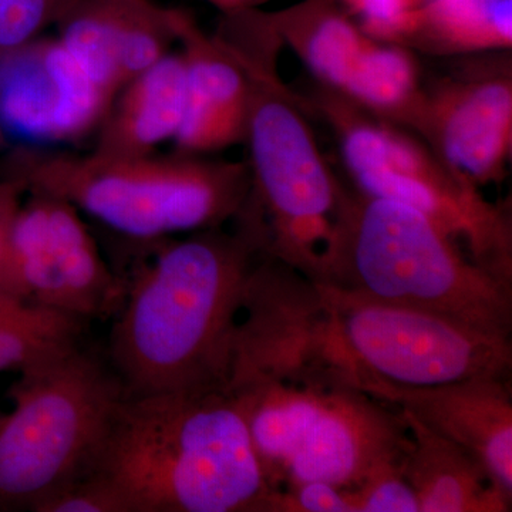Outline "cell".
Returning <instances> with one entry per match:
<instances>
[{"mask_svg":"<svg viewBox=\"0 0 512 512\" xmlns=\"http://www.w3.org/2000/svg\"><path fill=\"white\" fill-rule=\"evenodd\" d=\"M247 76L252 198L264 217L271 255L308 279L335 229L340 185L330 171L301 100L279 72L284 49L268 13H224L214 33Z\"/></svg>","mask_w":512,"mask_h":512,"instance_id":"277c9868","label":"cell"},{"mask_svg":"<svg viewBox=\"0 0 512 512\" xmlns=\"http://www.w3.org/2000/svg\"><path fill=\"white\" fill-rule=\"evenodd\" d=\"M355 512H420V501L402 468L384 471L349 493Z\"/></svg>","mask_w":512,"mask_h":512,"instance_id":"d4e9b609","label":"cell"},{"mask_svg":"<svg viewBox=\"0 0 512 512\" xmlns=\"http://www.w3.org/2000/svg\"><path fill=\"white\" fill-rule=\"evenodd\" d=\"M69 0H0V55L35 42Z\"/></svg>","mask_w":512,"mask_h":512,"instance_id":"603a6c76","label":"cell"},{"mask_svg":"<svg viewBox=\"0 0 512 512\" xmlns=\"http://www.w3.org/2000/svg\"><path fill=\"white\" fill-rule=\"evenodd\" d=\"M22 298H19L15 293L9 292L8 289L0 286V319L12 315L13 312L18 311L20 306L25 305Z\"/></svg>","mask_w":512,"mask_h":512,"instance_id":"f1b7e54d","label":"cell"},{"mask_svg":"<svg viewBox=\"0 0 512 512\" xmlns=\"http://www.w3.org/2000/svg\"><path fill=\"white\" fill-rule=\"evenodd\" d=\"M309 349L325 382L367 394L508 377L511 339L316 284Z\"/></svg>","mask_w":512,"mask_h":512,"instance_id":"52a82bcc","label":"cell"},{"mask_svg":"<svg viewBox=\"0 0 512 512\" xmlns=\"http://www.w3.org/2000/svg\"><path fill=\"white\" fill-rule=\"evenodd\" d=\"M512 47V0H429L407 49L476 56Z\"/></svg>","mask_w":512,"mask_h":512,"instance_id":"d6986e66","label":"cell"},{"mask_svg":"<svg viewBox=\"0 0 512 512\" xmlns=\"http://www.w3.org/2000/svg\"><path fill=\"white\" fill-rule=\"evenodd\" d=\"M272 25L318 80L320 87L340 93L367 37L339 0H302L268 13Z\"/></svg>","mask_w":512,"mask_h":512,"instance_id":"e0dca14e","label":"cell"},{"mask_svg":"<svg viewBox=\"0 0 512 512\" xmlns=\"http://www.w3.org/2000/svg\"><path fill=\"white\" fill-rule=\"evenodd\" d=\"M355 512L349 493L325 483H305L275 495L274 512Z\"/></svg>","mask_w":512,"mask_h":512,"instance_id":"484cf974","label":"cell"},{"mask_svg":"<svg viewBox=\"0 0 512 512\" xmlns=\"http://www.w3.org/2000/svg\"><path fill=\"white\" fill-rule=\"evenodd\" d=\"M507 52L473 56L450 76L424 87L412 130L478 188L503 180L510 164L512 69Z\"/></svg>","mask_w":512,"mask_h":512,"instance_id":"8fae6325","label":"cell"},{"mask_svg":"<svg viewBox=\"0 0 512 512\" xmlns=\"http://www.w3.org/2000/svg\"><path fill=\"white\" fill-rule=\"evenodd\" d=\"M370 397L409 414L476 458L512 500V399L508 377L439 386H380Z\"/></svg>","mask_w":512,"mask_h":512,"instance_id":"7c38bea8","label":"cell"},{"mask_svg":"<svg viewBox=\"0 0 512 512\" xmlns=\"http://www.w3.org/2000/svg\"><path fill=\"white\" fill-rule=\"evenodd\" d=\"M339 2L370 39L407 47L419 28L424 0H339Z\"/></svg>","mask_w":512,"mask_h":512,"instance_id":"7402d4cb","label":"cell"},{"mask_svg":"<svg viewBox=\"0 0 512 512\" xmlns=\"http://www.w3.org/2000/svg\"><path fill=\"white\" fill-rule=\"evenodd\" d=\"M187 73L181 53H168L117 93L101 121L94 153L150 156L183 126Z\"/></svg>","mask_w":512,"mask_h":512,"instance_id":"9a60e30c","label":"cell"},{"mask_svg":"<svg viewBox=\"0 0 512 512\" xmlns=\"http://www.w3.org/2000/svg\"><path fill=\"white\" fill-rule=\"evenodd\" d=\"M426 2H429V0H424V3H426ZM424 3H423V5H424Z\"/></svg>","mask_w":512,"mask_h":512,"instance_id":"f546056e","label":"cell"},{"mask_svg":"<svg viewBox=\"0 0 512 512\" xmlns=\"http://www.w3.org/2000/svg\"><path fill=\"white\" fill-rule=\"evenodd\" d=\"M92 473L133 512H274L275 493L225 389L126 396Z\"/></svg>","mask_w":512,"mask_h":512,"instance_id":"7a4b0ae2","label":"cell"},{"mask_svg":"<svg viewBox=\"0 0 512 512\" xmlns=\"http://www.w3.org/2000/svg\"><path fill=\"white\" fill-rule=\"evenodd\" d=\"M127 393L79 348L19 373L0 410V512L32 511L92 473Z\"/></svg>","mask_w":512,"mask_h":512,"instance_id":"ba28073f","label":"cell"},{"mask_svg":"<svg viewBox=\"0 0 512 512\" xmlns=\"http://www.w3.org/2000/svg\"><path fill=\"white\" fill-rule=\"evenodd\" d=\"M2 286L33 305L79 318H114L126 279L114 271L70 202L28 191L10 234Z\"/></svg>","mask_w":512,"mask_h":512,"instance_id":"30bf717a","label":"cell"},{"mask_svg":"<svg viewBox=\"0 0 512 512\" xmlns=\"http://www.w3.org/2000/svg\"><path fill=\"white\" fill-rule=\"evenodd\" d=\"M28 191V184L23 178L10 174L0 178V286L5 274L13 222Z\"/></svg>","mask_w":512,"mask_h":512,"instance_id":"4316f807","label":"cell"},{"mask_svg":"<svg viewBox=\"0 0 512 512\" xmlns=\"http://www.w3.org/2000/svg\"><path fill=\"white\" fill-rule=\"evenodd\" d=\"M0 131L36 146L74 140L73 90L49 40L0 55Z\"/></svg>","mask_w":512,"mask_h":512,"instance_id":"5bb4252c","label":"cell"},{"mask_svg":"<svg viewBox=\"0 0 512 512\" xmlns=\"http://www.w3.org/2000/svg\"><path fill=\"white\" fill-rule=\"evenodd\" d=\"M402 416L412 436L402 473L419 498L420 512L511 510V498L498 490L476 458L409 414Z\"/></svg>","mask_w":512,"mask_h":512,"instance_id":"2e32d148","label":"cell"},{"mask_svg":"<svg viewBox=\"0 0 512 512\" xmlns=\"http://www.w3.org/2000/svg\"><path fill=\"white\" fill-rule=\"evenodd\" d=\"M89 320L25 303L0 319V373H22L83 345Z\"/></svg>","mask_w":512,"mask_h":512,"instance_id":"44dd1931","label":"cell"},{"mask_svg":"<svg viewBox=\"0 0 512 512\" xmlns=\"http://www.w3.org/2000/svg\"><path fill=\"white\" fill-rule=\"evenodd\" d=\"M113 47L124 86L177 43L173 9L153 0H89Z\"/></svg>","mask_w":512,"mask_h":512,"instance_id":"ffe728a7","label":"cell"},{"mask_svg":"<svg viewBox=\"0 0 512 512\" xmlns=\"http://www.w3.org/2000/svg\"><path fill=\"white\" fill-rule=\"evenodd\" d=\"M33 512H133L119 488L99 473H90L76 483L50 495Z\"/></svg>","mask_w":512,"mask_h":512,"instance_id":"cb8c5ba5","label":"cell"},{"mask_svg":"<svg viewBox=\"0 0 512 512\" xmlns=\"http://www.w3.org/2000/svg\"><path fill=\"white\" fill-rule=\"evenodd\" d=\"M215 8L220 9L222 13L239 12V10L259 9L271 0H207Z\"/></svg>","mask_w":512,"mask_h":512,"instance_id":"83f0119b","label":"cell"},{"mask_svg":"<svg viewBox=\"0 0 512 512\" xmlns=\"http://www.w3.org/2000/svg\"><path fill=\"white\" fill-rule=\"evenodd\" d=\"M234 231L222 227L150 242L126 279L109 363L127 396L227 389L239 316L255 269L271 255L249 197Z\"/></svg>","mask_w":512,"mask_h":512,"instance_id":"6da1fadb","label":"cell"},{"mask_svg":"<svg viewBox=\"0 0 512 512\" xmlns=\"http://www.w3.org/2000/svg\"><path fill=\"white\" fill-rule=\"evenodd\" d=\"M227 390L275 495L305 483L353 493L402 467L412 444L402 413L350 387L256 377Z\"/></svg>","mask_w":512,"mask_h":512,"instance_id":"5b68a950","label":"cell"},{"mask_svg":"<svg viewBox=\"0 0 512 512\" xmlns=\"http://www.w3.org/2000/svg\"><path fill=\"white\" fill-rule=\"evenodd\" d=\"M338 94L370 116L412 133L424 96L419 63L407 47L369 37Z\"/></svg>","mask_w":512,"mask_h":512,"instance_id":"ac0fdd59","label":"cell"},{"mask_svg":"<svg viewBox=\"0 0 512 512\" xmlns=\"http://www.w3.org/2000/svg\"><path fill=\"white\" fill-rule=\"evenodd\" d=\"M173 18L187 73L183 126L174 141L178 153L202 156L244 143L249 101L244 70L190 13L173 9Z\"/></svg>","mask_w":512,"mask_h":512,"instance_id":"4fadbf2b","label":"cell"},{"mask_svg":"<svg viewBox=\"0 0 512 512\" xmlns=\"http://www.w3.org/2000/svg\"><path fill=\"white\" fill-rule=\"evenodd\" d=\"M313 106L339 140L343 163L359 191L402 202L439 225L464 251L505 281L512 279L510 211L444 163L410 131L370 116L320 87Z\"/></svg>","mask_w":512,"mask_h":512,"instance_id":"9c48e42d","label":"cell"},{"mask_svg":"<svg viewBox=\"0 0 512 512\" xmlns=\"http://www.w3.org/2000/svg\"><path fill=\"white\" fill-rule=\"evenodd\" d=\"M312 282L511 336V281L477 264L423 212L343 185Z\"/></svg>","mask_w":512,"mask_h":512,"instance_id":"3957f363","label":"cell"},{"mask_svg":"<svg viewBox=\"0 0 512 512\" xmlns=\"http://www.w3.org/2000/svg\"><path fill=\"white\" fill-rule=\"evenodd\" d=\"M10 175L29 191L70 202L104 227L140 242L222 227L251 197L247 163L177 153L138 157L22 153Z\"/></svg>","mask_w":512,"mask_h":512,"instance_id":"8992f818","label":"cell"}]
</instances>
